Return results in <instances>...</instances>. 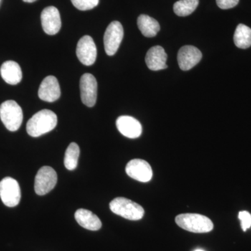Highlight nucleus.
<instances>
[{
    "mask_svg": "<svg viewBox=\"0 0 251 251\" xmlns=\"http://www.w3.org/2000/svg\"><path fill=\"white\" fill-rule=\"evenodd\" d=\"M0 198L9 207L17 206L21 201V191L16 179L5 177L0 181Z\"/></svg>",
    "mask_w": 251,
    "mask_h": 251,
    "instance_id": "nucleus-6",
    "label": "nucleus"
},
{
    "mask_svg": "<svg viewBox=\"0 0 251 251\" xmlns=\"http://www.w3.org/2000/svg\"><path fill=\"white\" fill-rule=\"evenodd\" d=\"M57 117L50 110H42L31 117L27 122V132L31 137L36 138L46 134L55 128Z\"/></svg>",
    "mask_w": 251,
    "mask_h": 251,
    "instance_id": "nucleus-1",
    "label": "nucleus"
},
{
    "mask_svg": "<svg viewBox=\"0 0 251 251\" xmlns=\"http://www.w3.org/2000/svg\"><path fill=\"white\" fill-rule=\"evenodd\" d=\"M175 222L181 228L194 233H206L214 228L209 218L198 214H182L176 216Z\"/></svg>",
    "mask_w": 251,
    "mask_h": 251,
    "instance_id": "nucleus-2",
    "label": "nucleus"
},
{
    "mask_svg": "<svg viewBox=\"0 0 251 251\" xmlns=\"http://www.w3.org/2000/svg\"><path fill=\"white\" fill-rule=\"evenodd\" d=\"M138 26L142 34L148 38L154 37L161 28L159 23L154 18L144 14L138 17Z\"/></svg>",
    "mask_w": 251,
    "mask_h": 251,
    "instance_id": "nucleus-18",
    "label": "nucleus"
},
{
    "mask_svg": "<svg viewBox=\"0 0 251 251\" xmlns=\"http://www.w3.org/2000/svg\"><path fill=\"white\" fill-rule=\"evenodd\" d=\"M239 219L241 221V226L244 232L251 226V214L247 211H240L239 213Z\"/></svg>",
    "mask_w": 251,
    "mask_h": 251,
    "instance_id": "nucleus-23",
    "label": "nucleus"
},
{
    "mask_svg": "<svg viewBox=\"0 0 251 251\" xmlns=\"http://www.w3.org/2000/svg\"><path fill=\"white\" fill-rule=\"evenodd\" d=\"M110 209L114 214L130 221L142 219L145 214V210L140 204L122 197L115 198L112 201Z\"/></svg>",
    "mask_w": 251,
    "mask_h": 251,
    "instance_id": "nucleus-3",
    "label": "nucleus"
},
{
    "mask_svg": "<svg viewBox=\"0 0 251 251\" xmlns=\"http://www.w3.org/2000/svg\"><path fill=\"white\" fill-rule=\"evenodd\" d=\"M79 156H80V148L76 143H72L69 145L66 150L64 156V166L69 171H74L77 166Z\"/></svg>",
    "mask_w": 251,
    "mask_h": 251,
    "instance_id": "nucleus-20",
    "label": "nucleus"
},
{
    "mask_svg": "<svg viewBox=\"0 0 251 251\" xmlns=\"http://www.w3.org/2000/svg\"><path fill=\"white\" fill-rule=\"evenodd\" d=\"M76 9L80 11H87L94 9L99 4V0H71Z\"/></svg>",
    "mask_w": 251,
    "mask_h": 251,
    "instance_id": "nucleus-22",
    "label": "nucleus"
},
{
    "mask_svg": "<svg viewBox=\"0 0 251 251\" xmlns=\"http://www.w3.org/2000/svg\"><path fill=\"white\" fill-rule=\"evenodd\" d=\"M0 74L3 80L9 85H17L22 80V70L19 64L14 61H6L3 63L0 69Z\"/></svg>",
    "mask_w": 251,
    "mask_h": 251,
    "instance_id": "nucleus-16",
    "label": "nucleus"
},
{
    "mask_svg": "<svg viewBox=\"0 0 251 251\" xmlns=\"http://www.w3.org/2000/svg\"><path fill=\"white\" fill-rule=\"evenodd\" d=\"M124 37V29L121 23L113 21L109 25L104 34V48L109 56L114 55L118 50Z\"/></svg>",
    "mask_w": 251,
    "mask_h": 251,
    "instance_id": "nucleus-7",
    "label": "nucleus"
},
{
    "mask_svg": "<svg viewBox=\"0 0 251 251\" xmlns=\"http://www.w3.org/2000/svg\"><path fill=\"white\" fill-rule=\"evenodd\" d=\"M234 42L237 47L242 49L251 46V29L244 24H239L234 34Z\"/></svg>",
    "mask_w": 251,
    "mask_h": 251,
    "instance_id": "nucleus-19",
    "label": "nucleus"
},
{
    "mask_svg": "<svg viewBox=\"0 0 251 251\" xmlns=\"http://www.w3.org/2000/svg\"><path fill=\"white\" fill-rule=\"evenodd\" d=\"M126 173L132 179L140 182H148L153 176L151 166L142 159H133L128 162L126 166Z\"/></svg>",
    "mask_w": 251,
    "mask_h": 251,
    "instance_id": "nucleus-9",
    "label": "nucleus"
},
{
    "mask_svg": "<svg viewBox=\"0 0 251 251\" xmlns=\"http://www.w3.org/2000/svg\"><path fill=\"white\" fill-rule=\"evenodd\" d=\"M117 129L126 138L130 139L139 138L143 132V127L134 117L120 116L116 121Z\"/></svg>",
    "mask_w": 251,
    "mask_h": 251,
    "instance_id": "nucleus-14",
    "label": "nucleus"
},
{
    "mask_svg": "<svg viewBox=\"0 0 251 251\" xmlns=\"http://www.w3.org/2000/svg\"><path fill=\"white\" fill-rule=\"evenodd\" d=\"M39 97L44 101H55L60 97L61 90L58 80L55 77L49 75L44 79L39 87Z\"/></svg>",
    "mask_w": 251,
    "mask_h": 251,
    "instance_id": "nucleus-13",
    "label": "nucleus"
},
{
    "mask_svg": "<svg viewBox=\"0 0 251 251\" xmlns=\"http://www.w3.org/2000/svg\"><path fill=\"white\" fill-rule=\"evenodd\" d=\"M41 21L43 29L49 35L57 34L62 27L60 14L54 6H49L43 10Z\"/></svg>",
    "mask_w": 251,
    "mask_h": 251,
    "instance_id": "nucleus-11",
    "label": "nucleus"
},
{
    "mask_svg": "<svg viewBox=\"0 0 251 251\" xmlns=\"http://www.w3.org/2000/svg\"><path fill=\"white\" fill-rule=\"evenodd\" d=\"M0 118L8 130L16 131L22 125V108L15 100H6L0 105Z\"/></svg>",
    "mask_w": 251,
    "mask_h": 251,
    "instance_id": "nucleus-4",
    "label": "nucleus"
},
{
    "mask_svg": "<svg viewBox=\"0 0 251 251\" xmlns=\"http://www.w3.org/2000/svg\"><path fill=\"white\" fill-rule=\"evenodd\" d=\"M239 0H216V4L221 9H232L237 6Z\"/></svg>",
    "mask_w": 251,
    "mask_h": 251,
    "instance_id": "nucleus-24",
    "label": "nucleus"
},
{
    "mask_svg": "<svg viewBox=\"0 0 251 251\" xmlns=\"http://www.w3.org/2000/svg\"><path fill=\"white\" fill-rule=\"evenodd\" d=\"M167 58L168 55L163 48L156 46L149 50L145 57V62L150 70L156 72L168 68Z\"/></svg>",
    "mask_w": 251,
    "mask_h": 251,
    "instance_id": "nucleus-15",
    "label": "nucleus"
},
{
    "mask_svg": "<svg viewBox=\"0 0 251 251\" xmlns=\"http://www.w3.org/2000/svg\"><path fill=\"white\" fill-rule=\"evenodd\" d=\"M80 97L82 103L87 107H93L97 102V81L90 74L82 75L80 80Z\"/></svg>",
    "mask_w": 251,
    "mask_h": 251,
    "instance_id": "nucleus-8",
    "label": "nucleus"
},
{
    "mask_svg": "<svg viewBox=\"0 0 251 251\" xmlns=\"http://www.w3.org/2000/svg\"><path fill=\"white\" fill-rule=\"evenodd\" d=\"M199 0H179L175 3L173 9L176 15L184 17L192 14L198 7Z\"/></svg>",
    "mask_w": 251,
    "mask_h": 251,
    "instance_id": "nucleus-21",
    "label": "nucleus"
},
{
    "mask_svg": "<svg viewBox=\"0 0 251 251\" xmlns=\"http://www.w3.org/2000/svg\"><path fill=\"white\" fill-rule=\"evenodd\" d=\"M77 58L82 64L91 66L96 62L97 49L95 43L90 36H84L77 44Z\"/></svg>",
    "mask_w": 251,
    "mask_h": 251,
    "instance_id": "nucleus-10",
    "label": "nucleus"
},
{
    "mask_svg": "<svg viewBox=\"0 0 251 251\" xmlns=\"http://www.w3.org/2000/svg\"><path fill=\"white\" fill-rule=\"evenodd\" d=\"M195 251H204L202 250H201V249H198V250Z\"/></svg>",
    "mask_w": 251,
    "mask_h": 251,
    "instance_id": "nucleus-26",
    "label": "nucleus"
},
{
    "mask_svg": "<svg viewBox=\"0 0 251 251\" xmlns=\"http://www.w3.org/2000/svg\"><path fill=\"white\" fill-rule=\"evenodd\" d=\"M0 1H1V0H0Z\"/></svg>",
    "mask_w": 251,
    "mask_h": 251,
    "instance_id": "nucleus-27",
    "label": "nucleus"
},
{
    "mask_svg": "<svg viewBox=\"0 0 251 251\" xmlns=\"http://www.w3.org/2000/svg\"><path fill=\"white\" fill-rule=\"evenodd\" d=\"M202 57V52L195 46H183L178 52V64L181 70L188 71L197 65Z\"/></svg>",
    "mask_w": 251,
    "mask_h": 251,
    "instance_id": "nucleus-12",
    "label": "nucleus"
},
{
    "mask_svg": "<svg viewBox=\"0 0 251 251\" xmlns=\"http://www.w3.org/2000/svg\"><path fill=\"white\" fill-rule=\"evenodd\" d=\"M57 182V175L53 168L44 166L39 169L35 176L34 190L39 196H44L52 191Z\"/></svg>",
    "mask_w": 251,
    "mask_h": 251,
    "instance_id": "nucleus-5",
    "label": "nucleus"
},
{
    "mask_svg": "<svg viewBox=\"0 0 251 251\" xmlns=\"http://www.w3.org/2000/svg\"><path fill=\"white\" fill-rule=\"evenodd\" d=\"M23 1H25V2L32 3V2H34V1H36V0H23Z\"/></svg>",
    "mask_w": 251,
    "mask_h": 251,
    "instance_id": "nucleus-25",
    "label": "nucleus"
},
{
    "mask_svg": "<svg viewBox=\"0 0 251 251\" xmlns=\"http://www.w3.org/2000/svg\"><path fill=\"white\" fill-rule=\"evenodd\" d=\"M75 219L81 227L89 230L97 231L102 226L101 221L98 216L87 209H77L75 213Z\"/></svg>",
    "mask_w": 251,
    "mask_h": 251,
    "instance_id": "nucleus-17",
    "label": "nucleus"
}]
</instances>
